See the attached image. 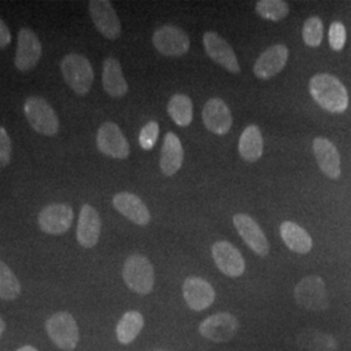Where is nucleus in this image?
Listing matches in <instances>:
<instances>
[{"instance_id": "7ed1b4c3", "label": "nucleus", "mask_w": 351, "mask_h": 351, "mask_svg": "<svg viewBox=\"0 0 351 351\" xmlns=\"http://www.w3.org/2000/svg\"><path fill=\"white\" fill-rule=\"evenodd\" d=\"M60 69L66 85L77 95L88 94L94 82V71L88 58L78 53H69L62 60Z\"/></svg>"}, {"instance_id": "c85d7f7f", "label": "nucleus", "mask_w": 351, "mask_h": 351, "mask_svg": "<svg viewBox=\"0 0 351 351\" xmlns=\"http://www.w3.org/2000/svg\"><path fill=\"white\" fill-rule=\"evenodd\" d=\"M21 294V284L12 269L0 259V300L14 301Z\"/></svg>"}, {"instance_id": "cd10ccee", "label": "nucleus", "mask_w": 351, "mask_h": 351, "mask_svg": "<svg viewBox=\"0 0 351 351\" xmlns=\"http://www.w3.org/2000/svg\"><path fill=\"white\" fill-rule=\"evenodd\" d=\"M168 113L178 126H189L193 121V101L188 95L176 94L168 101Z\"/></svg>"}, {"instance_id": "473e14b6", "label": "nucleus", "mask_w": 351, "mask_h": 351, "mask_svg": "<svg viewBox=\"0 0 351 351\" xmlns=\"http://www.w3.org/2000/svg\"><path fill=\"white\" fill-rule=\"evenodd\" d=\"M346 29L342 23L336 21L329 27V45L332 50H342L346 43Z\"/></svg>"}, {"instance_id": "4be33fe9", "label": "nucleus", "mask_w": 351, "mask_h": 351, "mask_svg": "<svg viewBox=\"0 0 351 351\" xmlns=\"http://www.w3.org/2000/svg\"><path fill=\"white\" fill-rule=\"evenodd\" d=\"M101 84L106 93L112 98H123L126 95L129 86L123 75L121 64L116 58H107L103 63Z\"/></svg>"}, {"instance_id": "c9c22d12", "label": "nucleus", "mask_w": 351, "mask_h": 351, "mask_svg": "<svg viewBox=\"0 0 351 351\" xmlns=\"http://www.w3.org/2000/svg\"><path fill=\"white\" fill-rule=\"evenodd\" d=\"M16 351H38L34 346H30V345H26V346H23V348H20L19 350Z\"/></svg>"}, {"instance_id": "6ab92c4d", "label": "nucleus", "mask_w": 351, "mask_h": 351, "mask_svg": "<svg viewBox=\"0 0 351 351\" xmlns=\"http://www.w3.org/2000/svg\"><path fill=\"white\" fill-rule=\"evenodd\" d=\"M289 49L285 45L268 47L254 65V75L261 80H269L278 75L288 63Z\"/></svg>"}, {"instance_id": "f257e3e1", "label": "nucleus", "mask_w": 351, "mask_h": 351, "mask_svg": "<svg viewBox=\"0 0 351 351\" xmlns=\"http://www.w3.org/2000/svg\"><path fill=\"white\" fill-rule=\"evenodd\" d=\"M308 90L314 101L328 112H345L349 107V94L337 77L319 73L310 80Z\"/></svg>"}, {"instance_id": "20e7f679", "label": "nucleus", "mask_w": 351, "mask_h": 351, "mask_svg": "<svg viewBox=\"0 0 351 351\" xmlns=\"http://www.w3.org/2000/svg\"><path fill=\"white\" fill-rule=\"evenodd\" d=\"M24 112L30 126L42 136L52 137L60 129L59 117L49 101L40 97H29L24 103Z\"/></svg>"}, {"instance_id": "e433bc0d", "label": "nucleus", "mask_w": 351, "mask_h": 351, "mask_svg": "<svg viewBox=\"0 0 351 351\" xmlns=\"http://www.w3.org/2000/svg\"><path fill=\"white\" fill-rule=\"evenodd\" d=\"M4 330H5V322L0 316V336L4 333Z\"/></svg>"}, {"instance_id": "dca6fc26", "label": "nucleus", "mask_w": 351, "mask_h": 351, "mask_svg": "<svg viewBox=\"0 0 351 351\" xmlns=\"http://www.w3.org/2000/svg\"><path fill=\"white\" fill-rule=\"evenodd\" d=\"M203 46L207 55L213 59L215 63L221 65L224 69L230 73H239V59L234 53V50L226 39L220 37L215 32H207L203 36Z\"/></svg>"}, {"instance_id": "0eeeda50", "label": "nucleus", "mask_w": 351, "mask_h": 351, "mask_svg": "<svg viewBox=\"0 0 351 351\" xmlns=\"http://www.w3.org/2000/svg\"><path fill=\"white\" fill-rule=\"evenodd\" d=\"M198 329L203 339L216 343H224L234 339L239 333V320L230 313H217L206 317Z\"/></svg>"}, {"instance_id": "9d476101", "label": "nucleus", "mask_w": 351, "mask_h": 351, "mask_svg": "<svg viewBox=\"0 0 351 351\" xmlns=\"http://www.w3.org/2000/svg\"><path fill=\"white\" fill-rule=\"evenodd\" d=\"M40 56L42 45L37 34L30 27L20 29L14 55V66L23 73L30 72L37 66Z\"/></svg>"}, {"instance_id": "5701e85b", "label": "nucleus", "mask_w": 351, "mask_h": 351, "mask_svg": "<svg viewBox=\"0 0 351 351\" xmlns=\"http://www.w3.org/2000/svg\"><path fill=\"white\" fill-rule=\"evenodd\" d=\"M184 163V147L175 133L168 132L160 151V169L165 176H173Z\"/></svg>"}, {"instance_id": "393cba45", "label": "nucleus", "mask_w": 351, "mask_h": 351, "mask_svg": "<svg viewBox=\"0 0 351 351\" xmlns=\"http://www.w3.org/2000/svg\"><path fill=\"white\" fill-rule=\"evenodd\" d=\"M263 137L259 126L249 125L241 134L239 142V155L246 162H258L263 155Z\"/></svg>"}, {"instance_id": "f704fd0d", "label": "nucleus", "mask_w": 351, "mask_h": 351, "mask_svg": "<svg viewBox=\"0 0 351 351\" xmlns=\"http://www.w3.org/2000/svg\"><path fill=\"white\" fill-rule=\"evenodd\" d=\"M11 40H12V37H11L10 27L0 19V50L7 49L11 43Z\"/></svg>"}, {"instance_id": "423d86ee", "label": "nucleus", "mask_w": 351, "mask_h": 351, "mask_svg": "<svg viewBox=\"0 0 351 351\" xmlns=\"http://www.w3.org/2000/svg\"><path fill=\"white\" fill-rule=\"evenodd\" d=\"M298 306L307 311H324L329 306L326 282L320 276H306L294 288Z\"/></svg>"}, {"instance_id": "9b49d317", "label": "nucleus", "mask_w": 351, "mask_h": 351, "mask_svg": "<svg viewBox=\"0 0 351 351\" xmlns=\"http://www.w3.org/2000/svg\"><path fill=\"white\" fill-rule=\"evenodd\" d=\"M88 13L103 37L114 40L121 36V23L111 1L91 0L88 3Z\"/></svg>"}, {"instance_id": "1a4fd4ad", "label": "nucleus", "mask_w": 351, "mask_h": 351, "mask_svg": "<svg viewBox=\"0 0 351 351\" xmlns=\"http://www.w3.org/2000/svg\"><path fill=\"white\" fill-rule=\"evenodd\" d=\"M154 47L164 56H181L190 49V39L185 30L175 25H163L152 36Z\"/></svg>"}, {"instance_id": "39448f33", "label": "nucleus", "mask_w": 351, "mask_h": 351, "mask_svg": "<svg viewBox=\"0 0 351 351\" xmlns=\"http://www.w3.org/2000/svg\"><path fill=\"white\" fill-rule=\"evenodd\" d=\"M46 332L51 341L62 350H75L78 345L80 329L75 317L66 311L50 316L46 322Z\"/></svg>"}, {"instance_id": "a211bd4d", "label": "nucleus", "mask_w": 351, "mask_h": 351, "mask_svg": "<svg viewBox=\"0 0 351 351\" xmlns=\"http://www.w3.org/2000/svg\"><path fill=\"white\" fill-rule=\"evenodd\" d=\"M204 126L217 136H226L229 133L233 119L226 101L220 98H213L207 101L202 111Z\"/></svg>"}, {"instance_id": "4468645a", "label": "nucleus", "mask_w": 351, "mask_h": 351, "mask_svg": "<svg viewBox=\"0 0 351 351\" xmlns=\"http://www.w3.org/2000/svg\"><path fill=\"white\" fill-rule=\"evenodd\" d=\"M233 224L236 226L241 239L259 256L269 254V242L265 237L259 224L246 213H237L233 216Z\"/></svg>"}, {"instance_id": "a878e982", "label": "nucleus", "mask_w": 351, "mask_h": 351, "mask_svg": "<svg viewBox=\"0 0 351 351\" xmlns=\"http://www.w3.org/2000/svg\"><path fill=\"white\" fill-rule=\"evenodd\" d=\"M145 326V317L139 311L130 310L119 320L116 326V337L121 345H129L137 339Z\"/></svg>"}, {"instance_id": "f8f14e48", "label": "nucleus", "mask_w": 351, "mask_h": 351, "mask_svg": "<svg viewBox=\"0 0 351 351\" xmlns=\"http://www.w3.org/2000/svg\"><path fill=\"white\" fill-rule=\"evenodd\" d=\"M97 147L101 154L113 159H126L130 154V145L121 129L112 121H107L99 128L97 134Z\"/></svg>"}, {"instance_id": "72a5a7b5", "label": "nucleus", "mask_w": 351, "mask_h": 351, "mask_svg": "<svg viewBox=\"0 0 351 351\" xmlns=\"http://www.w3.org/2000/svg\"><path fill=\"white\" fill-rule=\"evenodd\" d=\"M12 159V141L7 130L0 126V169L5 168Z\"/></svg>"}, {"instance_id": "2f4dec72", "label": "nucleus", "mask_w": 351, "mask_h": 351, "mask_svg": "<svg viewBox=\"0 0 351 351\" xmlns=\"http://www.w3.org/2000/svg\"><path fill=\"white\" fill-rule=\"evenodd\" d=\"M158 137H159V124L155 121H150L142 128L139 133V145L143 150H151L154 149Z\"/></svg>"}, {"instance_id": "f03ea898", "label": "nucleus", "mask_w": 351, "mask_h": 351, "mask_svg": "<svg viewBox=\"0 0 351 351\" xmlns=\"http://www.w3.org/2000/svg\"><path fill=\"white\" fill-rule=\"evenodd\" d=\"M123 278L126 287L132 291L139 295H147L155 285L154 265L145 255H130L124 263Z\"/></svg>"}, {"instance_id": "6e6552de", "label": "nucleus", "mask_w": 351, "mask_h": 351, "mask_svg": "<svg viewBox=\"0 0 351 351\" xmlns=\"http://www.w3.org/2000/svg\"><path fill=\"white\" fill-rule=\"evenodd\" d=\"M75 219L73 208L65 203H51L38 215V226L51 236H60L68 232Z\"/></svg>"}, {"instance_id": "b1692460", "label": "nucleus", "mask_w": 351, "mask_h": 351, "mask_svg": "<svg viewBox=\"0 0 351 351\" xmlns=\"http://www.w3.org/2000/svg\"><path fill=\"white\" fill-rule=\"evenodd\" d=\"M280 234L289 250L297 254H308L313 249V239L306 229L293 221H284L280 226Z\"/></svg>"}, {"instance_id": "aec40b11", "label": "nucleus", "mask_w": 351, "mask_h": 351, "mask_svg": "<svg viewBox=\"0 0 351 351\" xmlns=\"http://www.w3.org/2000/svg\"><path fill=\"white\" fill-rule=\"evenodd\" d=\"M113 207L116 211L125 216L132 223L139 226H146L150 224L151 213L147 206L143 201L133 193H117L112 199Z\"/></svg>"}, {"instance_id": "7c9ffc66", "label": "nucleus", "mask_w": 351, "mask_h": 351, "mask_svg": "<svg viewBox=\"0 0 351 351\" xmlns=\"http://www.w3.org/2000/svg\"><path fill=\"white\" fill-rule=\"evenodd\" d=\"M323 33H324V27H323L322 19L317 16H313L307 19L303 25V30H302L303 42L308 47H319L323 40Z\"/></svg>"}, {"instance_id": "f3484780", "label": "nucleus", "mask_w": 351, "mask_h": 351, "mask_svg": "<svg viewBox=\"0 0 351 351\" xmlns=\"http://www.w3.org/2000/svg\"><path fill=\"white\" fill-rule=\"evenodd\" d=\"M101 233V219L91 204H84L80 211L77 224V241L85 249H93L98 245Z\"/></svg>"}, {"instance_id": "2eb2a0df", "label": "nucleus", "mask_w": 351, "mask_h": 351, "mask_svg": "<svg viewBox=\"0 0 351 351\" xmlns=\"http://www.w3.org/2000/svg\"><path fill=\"white\" fill-rule=\"evenodd\" d=\"M182 294L189 308L198 313L210 308L216 298L213 285L198 276H190L184 281Z\"/></svg>"}, {"instance_id": "bb28decb", "label": "nucleus", "mask_w": 351, "mask_h": 351, "mask_svg": "<svg viewBox=\"0 0 351 351\" xmlns=\"http://www.w3.org/2000/svg\"><path fill=\"white\" fill-rule=\"evenodd\" d=\"M297 343L311 351H335L337 349V341L328 333L317 330H304L297 337Z\"/></svg>"}, {"instance_id": "412c9836", "label": "nucleus", "mask_w": 351, "mask_h": 351, "mask_svg": "<svg viewBox=\"0 0 351 351\" xmlns=\"http://www.w3.org/2000/svg\"><path fill=\"white\" fill-rule=\"evenodd\" d=\"M313 150L322 172L332 180H337L341 176V158L337 147L329 139L317 137L314 139Z\"/></svg>"}, {"instance_id": "4c0bfd02", "label": "nucleus", "mask_w": 351, "mask_h": 351, "mask_svg": "<svg viewBox=\"0 0 351 351\" xmlns=\"http://www.w3.org/2000/svg\"><path fill=\"white\" fill-rule=\"evenodd\" d=\"M160 351H164V350H160Z\"/></svg>"}, {"instance_id": "ddd939ff", "label": "nucleus", "mask_w": 351, "mask_h": 351, "mask_svg": "<svg viewBox=\"0 0 351 351\" xmlns=\"http://www.w3.org/2000/svg\"><path fill=\"white\" fill-rule=\"evenodd\" d=\"M211 252H213V262L216 264V267L226 276L236 278L245 274V269H246L245 259L241 251L230 242L219 241L213 243Z\"/></svg>"}, {"instance_id": "c756f323", "label": "nucleus", "mask_w": 351, "mask_h": 351, "mask_svg": "<svg viewBox=\"0 0 351 351\" xmlns=\"http://www.w3.org/2000/svg\"><path fill=\"white\" fill-rule=\"evenodd\" d=\"M255 11L265 20L281 21L288 16L290 8L284 0H261L256 3Z\"/></svg>"}]
</instances>
